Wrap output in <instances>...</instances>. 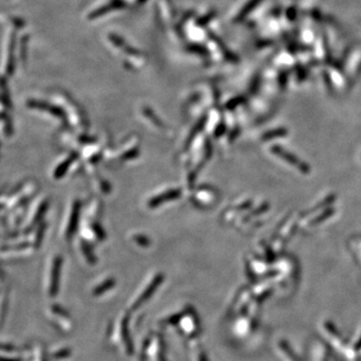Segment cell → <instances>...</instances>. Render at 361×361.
<instances>
[{"label":"cell","mask_w":361,"mask_h":361,"mask_svg":"<svg viewBox=\"0 0 361 361\" xmlns=\"http://www.w3.org/2000/svg\"><path fill=\"white\" fill-rule=\"evenodd\" d=\"M77 158V155H71L68 160L63 161L61 165H59V167L56 169V173H54V178L56 179H59V178L63 177V175L68 172V168H70L71 164L75 161V159Z\"/></svg>","instance_id":"3957f363"},{"label":"cell","mask_w":361,"mask_h":361,"mask_svg":"<svg viewBox=\"0 0 361 361\" xmlns=\"http://www.w3.org/2000/svg\"><path fill=\"white\" fill-rule=\"evenodd\" d=\"M135 240H137V243L142 244V245H146V246L149 245V242H147V241H148V240L145 238V237L137 236V237H135Z\"/></svg>","instance_id":"5b68a950"},{"label":"cell","mask_w":361,"mask_h":361,"mask_svg":"<svg viewBox=\"0 0 361 361\" xmlns=\"http://www.w3.org/2000/svg\"><path fill=\"white\" fill-rule=\"evenodd\" d=\"M84 252L85 254V256H87V258L92 259L94 257V255H92V253H90V248H87V246H85L84 244Z\"/></svg>","instance_id":"8992f818"},{"label":"cell","mask_w":361,"mask_h":361,"mask_svg":"<svg viewBox=\"0 0 361 361\" xmlns=\"http://www.w3.org/2000/svg\"><path fill=\"white\" fill-rule=\"evenodd\" d=\"M277 151L276 154H279L280 156L283 157V158L287 159V160H289L291 161L292 164H294L295 166H298V167L304 168V166L302 164L299 163V161H297L298 160H295V159L293 158V157L288 155V154H286V152H284L282 149H275Z\"/></svg>","instance_id":"277c9868"},{"label":"cell","mask_w":361,"mask_h":361,"mask_svg":"<svg viewBox=\"0 0 361 361\" xmlns=\"http://www.w3.org/2000/svg\"><path fill=\"white\" fill-rule=\"evenodd\" d=\"M180 190H172V191H169L166 194L160 195V196L152 199V200L149 201V207H157L161 205V204H164L165 202L174 200V199L180 197Z\"/></svg>","instance_id":"6da1fadb"},{"label":"cell","mask_w":361,"mask_h":361,"mask_svg":"<svg viewBox=\"0 0 361 361\" xmlns=\"http://www.w3.org/2000/svg\"><path fill=\"white\" fill-rule=\"evenodd\" d=\"M80 204H78L77 202V203L75 204V206H73V214H71L70 225H68V238H70V237L73 236V235L75 234V229H77L78 216H80Z\"/></svg>","instance_id":"7a4b0ae2"}]
</instances>
